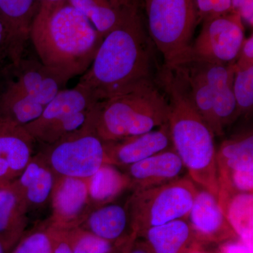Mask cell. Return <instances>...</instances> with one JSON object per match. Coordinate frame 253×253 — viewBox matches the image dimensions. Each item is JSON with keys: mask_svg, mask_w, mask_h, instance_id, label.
Wrapping results in <instances>:
<instances>
[{"mask_svg": "<svg viewBox=\"0 0 253 253\" xmlns=\"http://www.w3.org/2000/svg\"><path fill=\"white\" fill-rule=\"evenodd\" d=\"M154 47L140 9L131 10L104 37L78 83L86 86L98 101L129 92L156 80Z\"/></svg>", "mask_w": 253, "mask_h": 253, "instance_id": "6da1fadb", "label": "cell"}, {"mask_svg": "<svg viewBox=\"0 0 253 253\" xmlns=\"http://www.w3.org/2000/svg\"><path fill=\"white\" fill-rule=\"evenodd\" d=\"M103 39L68 0L41 3L29 36L38 59L68 82L86 72Z\"/></svg>", "mask_w": 253, "mask_h": 253, "instance_id": "7a4b0ae2", "label": "cell"}, {"mask_svg": "<svg viewBox=\"0 0 253 253\" xmlns=\"http://www.w3.org/2000/svg\"><path fill=\"white\" fill-rule=\"evenodd\" d=\"M157 81L167 96L168 123L173 149L191 180L218 199L215 135L198 112L185 82L175 71L163 66Z\"/></svg>", "mask_w": 253, "mask_h": 253, "instance_id": "3957f363", "label": "cell"}, {"mask_svg": "<svg viewBox=\"0 0 253 253\" xmlns=\"http://www.w3.org/2000/svg\"><path fill=\"white\" fill-rule=\"evenodd\" d=\"M168 115L167 96L156 79L98 101L87 121L101 140L110 142L156 129L168 122Z\"/></svg>", "mask_w": 253, "mask_h": 253, "instance_id": "277c9868", "label": "cell"}, {"mask_svg": "<svg viewBox=\"0 0 253 253\" xmlns=\"http://www.w3.org/2000/svg\"><path fill=\"white\" fill-rule=\"evenodd\" d=\"M147 31L166 67L189 59L196 26L201 22L195 0H141Z\"/></svg>", "mask_w": 253, "mask_h": 253, "instance_id": "5b68a950", "label": "cell"}, {"mask_svg": "<svg viewBox=\"0 0 253 253\" xmlns=\"http://www.w3.org/2000/svg\"><path fill=\"white\" fill-rule=\"evenodd\" d=\"M199 189L188 174L164 185L133 191L126 207L136 238L154 226L186 219Z\"/></svg>", "mask_w": 253, "mask_h": 253, "instance_id": "8992f818", "label": "cell"}, {"mask_svg": "<svg viewBox=\"0 0 253 253\" xmlns=\"http://www.w3.org/2000/svg\"><path fill=\"white\" fill-rule=\"evenodd\" d=\"M97 102L91 91L78 83L74 87L60 91L40 117L25 128L41 146L53 144L83 127Z\"/></svg>", "mask_w": 253, "mask_h": 253, "instance_id": "52a82bcc", "label": "cell"}, {"mask_svg": "<svg viewBox=\"0 0 253 253\" xmlns=\"http://www.w3.org/2000/svg\"><path fill=\"white\" fill-rule=\"evenodd\" d=\"M42 146L40 153L58 176L90 179L106 164L104 142L87 120L78 130Z\"/></svg>", "mask_w": 253, "mask_h": 253, "instance_id": "ba28073f", "label": "cell"}, {"mask_svg": "<svg viewBox=\"0 0 253 253\" xmlns=\"http://www.w3.org/2000/svg\"><path fill=\"white\" fill-rule=\"evenodd\" d=\"M202 22L189 59L222 64L235 63L246 38L244 23L239 15L230 11Z\"/></svg>", "mask_w": 253, "mask_h": 253, "instance_id": "9c48e42d", "label": "cell"}, {"mask_svg": "<svg viewBox=\"0 0 253 253\" xmlns=\"http://www.w3.org/2000/svg\"><path fill=\"white\" fill-rule=\"evenodd\" d=\"M0 81L7 83L23 94L46 106L68 81L44 66L38 59H30L26 54L5 69Z\"/></svg>", "mask_w": 253, "mask_h": 253, "instance_id": "30bf717a", "label": "cell"}, {"mask_svg": "<svg viewBox=\"0 0 253 253\" xmlns=\"http://www.w3.org/2000/svg\"><path fill=\"white\" fill-rule=\"evenodd\" d=\"M89 180L59 176L51 196V214L46 219L50 226L69 231L81 226L92 211Z\"/></svg>", "mask_w": 253, "mask_h": 253, "instance_id": "8fae6325", "label": "cell"}, {"mask_svg": "<svg viewBox=\"0 0 253 253\" xmlns=\"http://www.w3.org/2000/svg\"><path fill=\"white\" fill-rule=\"evenodd\" d=\"M36 144L24 126L0 119V187L21 175L34 156Z\"/></svg>", "mask_w": 253, "mask_h": 253, "instance_id": "7c38bea8", "label": "cell"}, {"mask_svg": "<svg viewBox=\"0 0 253 253\" xmlns=\"http://www.w3.org/2000/svg\"><path fill=\"white\" fill-rule=\"evenodd\" d=\"M104 144L106 164L124 169L150 156L173 149L168 122L144 134Z\"/></svg>", "mask_w": 253, "mask_h": 253, "instance_id": "4fadbf2b", "label": "cell"}, {"mask_svg": "<svg viewBox=\"0 0 253 253\" xmlns=\"http://www.w3.org/2000/svg\"><path fill=\"white\" fill-rule=\"evenodd\" d=\"M201 242H224L238 239L217 197L200 188L187 218Z\"/></svg>", "mask_w": 253, "mask_h": 253, "instance_id": "5bb4252c", "label": "cell"}, {"mask_svg": "<svg viewBox=\"0 0 253 253\" xmlns=\"http://www.w3.org/2000/svg\"><path fill=\"white\" fill-rule=\"evenodd\" d=\"M58 178L39 152L11 184L23 199L30 214L42 211L50 204Z\"/></svg>", "mask_w": 253, "mask_h": 253, "instance_id": "9a60e30c", "label": "cell"}, {"mask_svg": "<svg viewBox=\"0 0 253 253\" xmlns=\"http://www.w3.org/2000/svg\"><path fill=\"white\" fill-rule=\"evenodd\" d=\"M192 60L207 82L212 94L214 113L224 129L240 116L233 89L235 63L222 64Z\"/></svg>", "mask_w": 253, "mask_h": 253, "instance_id": "2e32d148", "label": "cell"}, {"mask_svg": "<svg viewBox=\"0 0 253 253\" xmlns=\"http://www.w3.org/2000/svg\"><path fill=\"white\" fill-rule=\"evenodd\" d=\"M125 169L130 180L132 191L164 185L180 179L186 172L174 149L150 156Z\"/></svg>", "mask_w": 253, "mask_h": 253, "instance_id": "e0dca14e", "label": "cell"}, {"mask_svg": "<svg viewBox=\"0 0 253 253\" xmlns=\"http://www.w3.org/2000/svg\"><path fill=\"white\" fill-rule=\"evenodd\" d=\"M81 227L112 243L116 247L136 237L133 235L126 205L114 202L93 209Z\"/></svg>", "mask_w": 253, "mask_h": 253, "instance_id": "ac0fdd59", "label": "cell"}, {"mask_svg": "<svg viewBox=\"0 0 253 253\" xmlns=\"http://www.w3.org/2000/svg\"><path fill=\"white\" fill-rule=\"evenodd\" d=\"M141 237L151 253H191L200 243L187 219L149 228Z\"/></svg>", "mask_w": 253, "mask_h": 253, "instance_id": "d6986e66", "label": "cell"}, {"mask_svg": "<svg viewBox=\"0 0 253 253\" xmlns=\"http://www.w3.org/2000/svg\"><path fill=\"white\" fill-rule=\"evenodd\" d=\"M28 211L11 184L0 187V243L9 253L26 232Z\"/></svg>", "mask_w": 253, "mask_h": 253, "instance_id": "ffe728a7", "label": "cell"}, {"mask_svg": "<svg viewBox=\"0 0 253 253\" xmlns=\"http://www.w3.org/2000/svg\"><path fill=\"white\" fill-rule=\"evenodd\" d=\"M171 69L175 71L185 82L193 104L214 135L222 136L224 129L214 113L211 89L194 60L189 59Z\"/></svg>", "mask_w": 253, "mask_h": 253, "instance_id": "44dd1931", "label": "cell"}, {"mask_svg": "<svg viewBox=\"0 0 253 253\" xmlns=\"http://www.w3.org/2000/svg\"><path fill=\"white\" fill-rule=\"evenodd\" d=\"M218 182L235 173L253 171L252 131L233 136L217 150Z\"/></svg>", "mask_w": 253, "mask_h": 253, "instance_id": "7402d4cb", "label": "cell"}, {"mask_svg": "<svg viewBox=\"0 0 253 253\" xmlns=\"http://www.w3.org/2000/svg\"><path fill=\"white\" fill-rule=\"evenodd\" d=\"M130 187V180L126 172L113 165H103L89 180L92 210L114 202Z\"/></svg>", "mask_w": 253, "mask_h": 253, "instance_id": "603a6c76", "label": "cell"}, {"mask_svg": "<svg viewBox=\"0 0 253 253\" xmlns=\"http://www.w3.org/2000/svg\"><path fill=\"white\" fill-rule=\"evenodd\" d=\"M39 7V0H0V18L26 49L32 23Z\"/></svg>", "mask_w": 253, "mask_h": 253, "instance_id": "cb8c5ba5", "label": "cell"}, {"mask_svg": "<svg viewBox=\"0 0 253 253\" xmlns=\"http://www.w3.org/2000/svg\"><path fill=\"white\" fill-rule=\"evenodd\" d=\"M68 1L88 18L103 38L117 27L126 12L133 10L121 11L116 9L110 0H68Z\"/></svg>", "mask_w": 253, "mask_h": 253, "instance_id": "d4e9b609", "label": "cell"}, {"mask_svg": "<svg viewBox=\"0 0 253 253\" xmlns=\"http://www.w3.org/2000/svg\"><path fill=\"white\" fill-rule=\"evenodd\" d=\"M222 210L238 238L253 245V194L232 196Z\"/></svg>", "mask_w": 253, "mask_h": 253, "instance_id": "484cf974", "label": "cell"}, {"mask_svg": "<svg viewBox=\"0 0 253 253\" xmlns=\"http://www.w3.org/2000/svg\"><path fill=\"white\" fill-rule=\"evenodd\" d=\"M53 239L47 221L26 232L9 253H51Z\"/></svg>", "mask_w": 253, "mask_h": 253, "instance_id": "4316f807", "label": "cell"}, {"mask_svg": "<svg viewBox=\"0 0 253 253\" xmlns=\"http://www.w3.org/2000/svg\"><path fill=\"white\" fill-rule=\"evenodd\" d=\"M73 253H111L116 246L81 226L68 231Z\"/></svg>", "mask_w": 253, "mask_h": 253, "instance_id": "83f0119b", "label": "cell"}, {"mask_svg": "<svg viewBox=\"0 0 253 253\" xmlns=\"http://www.w3.org/2000/svg\"><path fill=\"white\" fill-rule=\"evenodd\" d=\"M233 89L239 114L252 112L253 66L246 68H238L235 66Z\"/></svg>", "mask_w": 253, "mask_h": 253, "instance_id": "f1b7e54d", "label": "cell"}, {"mask_svg": "<svg viewBox=\"0 0 253 253\" xmlns=\"http://www.w3.org/2000/svg\"><path fill=\"white\" fill-rule=\"evenodd\" d=\"M26 50L15 39L0 18V74L23 57Z\"/></svg>", "mask_w": 253, "mask_h": 253, "instance_id": "f546056e", "label": "cell"}, {"mask_svg": "<svg viewBox=\"0 0 253 253\" xmlns=\"http://www.w3.org/2000/svg\"><path fill=\"white\" fill-rule=\"evenodd\" d=\"M200 21L231 11V0H195Z\"/></svg>", "mask_w": 253, "mask_h": 253, "instance_id": "4dcf8cb0", "label": "cell"}, {"mask_svg": "<svg viewBox=\"0 0 253 253\" xmlns=\"http://www.w3.org/2000/svg\"><path fill=\"white\" fill-rule=\"evenodd\" d=\"M231 11L239 15L244 24L253 26V0H231Z\"/></svg>", "mask_w": 253, "mask_h": 253, "instance_id": "1f68e13d", "label": "cell"}, {"mask_svg": "<svg viewBox=\"0 0 253 253\" xmlns=\"http://www.w3.org/2000/svg\"><path fill=\"white\" fill-rule=\"evenodd\" d=\"M50 227H51L53 239L51 253H73L71 244H70L69 238H68V231L56 229L51 226Z\"/></svg>", "mask_w": 253, "mask_h": 253, "instance_id": "d6a6232c", "label": "cell"}, {"mask_svg": "<svg viewBox=\"0 0 253 253\" xmlns=\"http://www.w3.org/2000/svg\"><path fill=\"white\" fill-rule=\"evenodd\" d=\"M238 68H246L253 66V35L245 38L239 56L235 62Z\"/></svg>", "mask_w": 253, "mask_h": 253, "instance_id": "836d02e7", "label": "cell"}, {"mask_svg": "<svg viewBox=\"0 0 253 253\" xmlns=\"http://www.w3.org/2000/svg\"><path fill=\"white\" fill-rule=\"evenodd\" d=\"M231 239L224 241L220 247L221 253H253V245L242 240Z\"/></svg>", "mask_w": 253, "mask_h": 253, "instance_id": "e575fe53", "label": "cell"}, {"mask_svg": "<svg viewBox=\"0 0 253 253\" xmlns=\"http://www.w3.org/2000/svg\"><path fill=\"white\" fill-rule=\"evenodd\" d=\"M121 253H151L144 243L140 242L136 237H132L126 244L120 246Z\"/></svg>", "mask_w": 253, "mask_h": 253, "instance_id": "d590c367", "label": "cell"}, {"mask_svg": "<svg viewBox=\"0 0 253 253\" xmlns=\"http://www.w3.org/2000/svg\"><path fill=\"white\" fill-rule=\"evenodd\" d=\"M110 1L114 7L121 11L140 9L141 5V0H110Z\"/></svg>", "mask_w": 253, "mask_h": 253, "instance_id": "8d00e7d4", "label": "cell"}, {"mask_svg": "<svg viewBox=\"0 0 253 253\" xmlns=\"http://www.w3.org/2000/svg\"><path fill=\"white\" fill-rule=\"evenodd\" d=\"M64 1V0H39L40 4H41V3L57 2V1Z\"/></svg>", "mask_w": 253, "mask_h": 253, "instance_id": "74e56055", "label": "cell"}, {"mask_svg": "<svg viewBox=\"0 0 253 253\" xmlns=\"http://www.w3.org/2000/svg\"><path fill=\"white\" fill-rule=\"evenodd\" d=\"M0 253H7L6 251H5L4 248L3 247L2 244L0 243Z\"/></svg>", "mask_w": 253, "mask_h": 253, "instance_id": "f35d334b", "label": "cell"}, {"mask_svg": "<svg viewBox=\"0 0 253 253\" xmlns=\"http://www.w3.org/2000/svg\"><path fill=\"white\" fill-rule=\"evenodd\" d=\"M111 253H121V252H120L119 248H116V250Z\"/></svg>", "mask_w": 253, "mask_h": 253, "instance_id": "ab89813d", "label": "cell"}, {"mask_svg": "<svg viewBox=\"0 0 253 253\" xmlns=\"http://www.w3.org/2000/svg\"><path fill=\"white\" fill-rule=\"evenodd\" d=\"M191 253H199V251H194V252H192Z\"/></svg>", "mask_w": 253, "mask_h": 253, "instance_id": "60d3db41", "label": "cell"}]
</instances>
